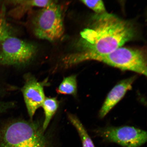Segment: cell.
I'll return each mask as SVG.
<instances>
[{"label": "cell", "mask_w": 147, "mask_h": 147, "mask_svg": "<svg viewBox=\"0 0 147 147\" xmlns=\"http://www.w3.org/2000/svg\"><path fill=\"white\" fill-rule=\"evenodd\" d=\"M55 1H7L15 7L9 12V16L12 18L18 19L21 18L27 12H30L31 9L35 7L40 8L47 7L56 2Z\"/></svg>", "instance_id": "cell-9"}, {"label": "cell", "mask_w": 147, "mask_h": 147, "mask_svg": "<svg viewBox=\"0 0 147 147\" xmlns=\"http://www.w3.org/2000/svg\"><path fill=\"white\" fill-rule=\"evenodd\" d=\"M5 107L3 102H0V113L5 111Z\"/></svg>", "instance_id": "cell-15"}, {"label": "cell", "mask_w": 147, "mask_h": 147, "mask_svg": "<svg viewBox=\"0 0 147 147\" xmlns=\"http://www.w3.org/2000/svg\"><path fill=\"white\" fill-rule=\"evenodd\" d=\"M59 102L55 97H45L42 107L45 114L42 128L44 131L47 129L51 119L57 110Z\"/></svg>", "instance_id": "cell-11"}, {"label": "cell", "mask_w": 147, "mask_h": 147, "mask_svg": "<svg viewBox=\"0 0 147 147\" xmlns=\"http://www.w3.org/2000/svg\"><path fill=\"white\" fill-rule=\"evenodd\" d=\"M136 79V77L134 76L122 80L110 91L100 111L99 116L100 118H104L123 97L127 92L131 89Z\"/></svg>", "instance_id": "cell-8"}, {"label": "cell", "mask_w": 147, "mask_h": 147, "mask_svg": "<svg viewBox=\"0 0 147 147\" xmlns=\"http://www.w3.org/2000/svg\"><path fill=\"white\" fill-rule=\"evenodd\" d=\"M24 85L22 89L28 113L32 121L36 110L42 107L45 98L44 87L46 82H38L31 74L25 75Z\"/></svg>", "instance_id": "cell-7"}, {"label": "cell", "mask_w": 147, "mask_h": 147, "mask_svg": "<svg viewBox=\"0 0 147 147\" xmlns=\"http://www.w3.org/2000/svg\"><path fill=\"white\" fill-rule=\"evenodd\" d=\"M69 120L76 128L81 140L82 147H95L94 144L83 125L76 115L68 113Z\"/></svg>", "instance_id": "cell-10"}, {"label": "cell", "mask_w": 147, "mask_h": 147, "mask_svg": "<svg viewBox=\"0 0 147 147\" xmlns=\"http://www.w3.org/2000/svg\"><path fill=\"white\" fill-rule=\"evenodd\" d=\"M0 65L22 67L30 63L37 52L34 44L11 36L1 43Z\"/></svg>", "instance_id": "cell-4"}, {"label": "cell", "mask_w": 147, "mask_h": 147, "mask_svg": "<svg viewBox=\"0 0 147 147\" xmlns=\"http://www.w3.org/2000/svg\"><path fill=\"white\" fill-rule=\"evenodd\" d=\"M45 132L32 121H11L0 128V147H49Z\"/></svg>", "instance_id": "cell-2"}, {"label": "cell", "mask_w": 147, "mask_h": 147, "mask_svg": "<svg viewBox=\"0 0 147 147\" xmlns=\"http://www.w3.org/2000/svg\"><path fill=\"white\" fill-rule=\"evenodd\" d=\"M136 30L131 22L107 12L94 16L90 25L80 33L78 52L62 59L66 67L105 55L133 40Z\"/></svg>", "instance_id": "cell-1"}, {"label": "cell", "mask_w": 147, "mask_h": 147, "mask_svg": "<svg viewBox=\"0 0 147 147\" xmlns=\"http://www.w3.org/2000/svg\"><path fill=\"white\" fill-rule=\"evenodd\" d=\"M100 136L107 142L123 147H140L146 142V132L130 126L109 127L99 130Z\"/></svg>", "instance_id": "cell-6"}, {"label": "cell", "mask_w": 147, "mask_h": 147, "mask_svg": "<svg viewBox=\"0 0 147 147\" xmlns=\"http://www.w3.org/2000/svg\"><path fill=\"white\" fill-rule=\"evenodd\" d=\"M56 90L60 94L76 96L77 93L76 75H72L64 78Z\"/></svg>", "instance_id": "cell-12"}, {"label": "cell", "mask_w": 147, "mask_h": 147, "mask_svg": "<svg viewBox=\"0 0 147 147\" xmlns=\"http://www.w3.org/2000/svg\"><path fill=\"white\" fill-rule=\"evenodd\" d=\"M11 27L5 18V10L4 5L0 8V43L11 36Z\"/></svg>", "instance_id": "cell-13"}, {"label": "cell", "mask_w": 147, "mask_h": 147, "mask_svg": "<svg viewBox=\"0 0 147 147\" xmlns=\"http://www.w3.org/2000/svg\"><path fill=\"white\" fill-rule=\"evenodd\" d=\"M93 60L103 62L122 70H128L147 76L146 54L140 49L120 47L109 54Z\"/></svg>", "instance_id": "cell-5"}, {"label": "cell", "mask_w": 147, "mask_h": 147, "mask_svg": "<svg viewBox=\"0 0 147 147\" xmlns=\"http://www.w3.org/2000/svg\"><path fill=\"white\" fill-rule=\"evenodd\" d=\"M63 7L58 1L30 14L29 26L37 38L54 42L63 36L64 27Z\"/></svg>", "instance_id": "cell-3"}, {"label": "cell", "mask_w": 147, "mask_h": 147, "mask_svg": "<svg viewBox=\"0 0 147 147\" xmlns=\"http://www.w3.org/2000/svg\"><path fill=\"white\" fill-rule=\"evenodd\" d=\"M81 1L88 8L94 11L96 14H101L107 12L106 11L104 3L101 0L82 1Z\"/></svg>", "instance_id": "cell-14"}]
</instances>
